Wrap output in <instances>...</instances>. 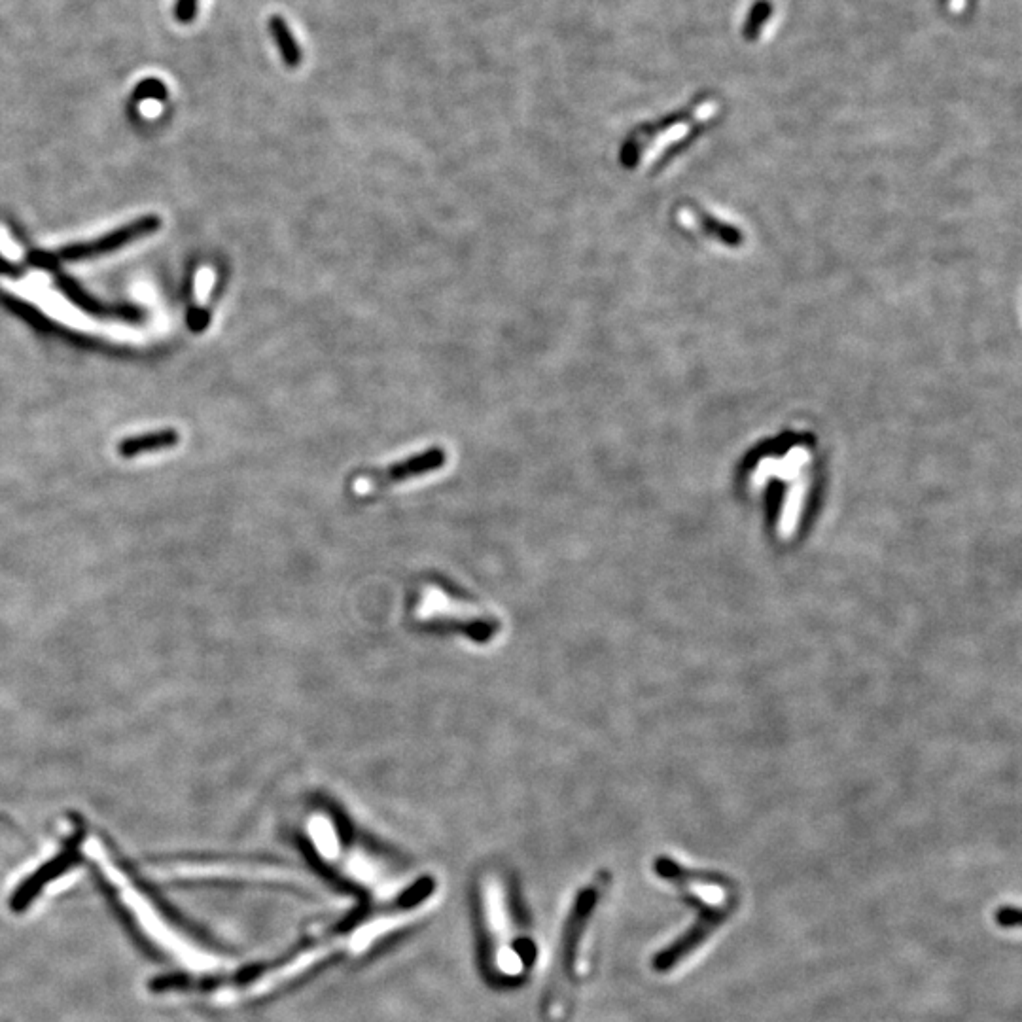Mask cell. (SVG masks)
<instances>
[{
  "instance_id": "obj_9",
  "label": "cell",
  "mask_w": 1022,
  "mask_h": 1022,
  "mask_svg": "<svg viewBox=\"0 0 1022 1022\" xmlns=\"http://www.w3.org/2000/svg\"><path fill=\"white\" fill-rule=\"evenodd\" d=\"M194 981V977L186 975V973H167V975L154 977L148 983V988L152 992H156V994H159V992H173V990L175 992H184V990L194 988Z\"/></svg>"
},
{
  "instance_id": "obj_10",
  "label": "cell",
  "mask_w": 1022,
  "mask_h": 1022,
  "mask_svg": "<svg viewBox=\"0 0 1022 1022\" xmlns=\"http://www.w3.org/2000/svg\"><path fill=\"white\" fill-rule=\"evenodd\" d=\"M165 95L167 89L159 80H144L139 84V88L135 89L137 99H165Z\"/></svg>"
},
{
  "instance_id": "obj_5",
  "label": "cell",
  "mask_w": 1022,
  "mask_h": 1022,
  "mask_svg": "<svg viewBox=\"0 0 1022 1022\" xmlns=\"http://www.w3.org/2000/svg\"><path fill=\"white\" fill-rule=\"evenodd\" d=\"M72 841L74 843H71V846H67L57 858H53L48 864L42 865L29 879H25V881L19 884L18 890L12 894V899H10V907L16 913L25 911L33 903V899L44 890V886L48 882L59 879L61 875H65L71 867L80 862L78 839H72Z\"/></svg>"
},
{
  "instance_id": "obj_8",
  "label": "cell",
  "mask_w": 1022,
  "mask_h": 1022,
  "mask_svg": "<svg viewBox=\"0 0 1022 1022\" xmlns=\"http://www.w3.org/2000/svg\"><path fill=\"white\" fill-rule=\"evenodd\" d=\"M269 31H271L275 46L281 52L282 61L286 63V67H290V69L298 67L301 59H303V53H301L298 40L292 35V31H290V27H288V23L284 21V18L273 16V18L269 19Z\"/></svg>"
},
{
  "instance_id": "obj_6",
  "label": "cell",
  "mask_w": 1022,
  "mask_h": 1022,
  "mask_svg": "<svg viewBox=\"0 0 1022 1022\" xmlns=\"http://www.w3.org/2000/svg\"><path fill=\"white\" fill-rule=\"evenodd\" d=\"M445 460H447L445 449L432 447V449H426L424 453L413 455L409 459L388 466L387 470L371 472L368 476L362 477V483H366L370 489H385V487L402 483L407 479L436 472L445 464Z\"/></svg>"
},
{
  "instance_id": "obj_13",
  "label": "cell",
  "mask_w": 1022,
  "mask_h": 1022,
  "mask_svg": "<svg viewBox=\"0 0 1022 1022\" xmlns=\"http://www.w3.org/2000/svg\"><path fill=\"white\" fill-rule=\"evenodd\" d=\"M945 6L949 8V12L960 16L964 10H968L970 6V0H945Z\"/></svg>"
},
{
  "instance_id": "obj_12",
  "label": "cell",
  "mask_w": 1022,
  "mask_h": 1022,
  "mask_svg": "<svg viewBox=\"0 0 1022 1022\" xmlns=\"http://www.w3.org/2000/svg\"><path fill=\"white\" fill-rule=\"evenodd\" d=\"M998 922L1004 926V928H1019V911L1017 909H1011V907H1005L1000 913H998Z\"/></svg>"
},
{
  "instance_id": "obj_11",
  "label": "cell",
  "mask_w": 1022,
  "mask_h": 1022,
  "mask_svg": "<svg viewBox=\"0 0 1022 1022\" xmlns=\"http://www.w3.org/2000/svg\"><path fill=\"white\" fill-rule=\"evenodd\" d=\"M197 4H199V0H177V4H175V18L180 23L194 21L195 14H197Z\"/></svg>"
},
{
  "instance_id": "obj_1",
  "label": "cell",
  "mask_w": 1022,
  "mask_h": 1022,
  "mask_svg": "<svg viewBox=\"0 0 1022 1022\" xmlns=\"http://www.w3.org/2000/svg\"><path fill=\"white\" fill-rule=\"evenodd\" d=\"M737 485L758 504L769 540L797 546L811 530L822 496V466L811 434L788 432L763 441L744 457Z\"/></svg>"
},
{
  "instance_id": "obj_3",
  "label": "cell",
  "mask_w": 1022,
  "mask_h": 1022,
  "mask_svg": "<svg viewBox=\"0 0 1022 1022\" xmlns=\"http://www.w3.org/2000/svg\"><path fill=\"white\" fill-rule=\"evenodd\" d=\"M720 101L716 97H699L693 105L661 118L653 124L638 125L621 146L619 159L625 169H636L653 152L652 167L667 161L672 152L691 141L703 127L718 118Z\"/></svg>"
},
{
  "instance_id": "obj_2",
  "label": "cell",
  "mask_w": 1022,
  "mask_h": 1022,
  "mask_svg": "<svg viewBox=\"0 0 1022 1022\" xmlns=\"http://www.w3.org/2000/svg\"><path fill=\"white\" fill-rule=\"evenodd\" d=\"M653 869L659 879L669 882L672 888H676L684 898L691 901V905L699 909V917L691 924L688 932L670 943L667 949L657 952L653 958L655 971L669 973L680 968L689 956H693L705 945L706 939L729 917L737 898L729 882L688 869L665 856L655 860Z\"/></svg>"
},
{
  "instance_id": "obj_7",
  "label": "cell",
  "mask_w": 1022,
  "mask_h": 1022,
  "mask_svg": "<svg viewBox=\"0 0 1022 1022\" xmlns=\"http://www.w3.org/2000/svg\"><path fill=\"white\" fill-rule=\"evenodd\" d=\"M178 443V434L175 430H159V432H150V434H141V436H133V438H127V440L120 443V455L125 459H131V457H137L142 453H154V451H161V449H169L173 445Z\"/></svg>"
},
{
  "instance_id": "obj_4",
  "label": "cell",
  "mask_w": 1022,
  "mask_h": 1022,
  "mask_svg": "<svg viewBox=\"0 0 1022 1022\" xmlns=\"http://www.w3.org/2000/svg\"><path fill=\"white\" fill-rule=\"evenodd\" d=\"M159 228H161V220L158 216H142L131 224H125L116 231L106 233L101 239L88 241V243H76L71 247L59 248L53 252H35V254H31V262L36 265H59L91 260L97 256L110 254L129 243H135L142 237L158 231Z\"/></svg>"
}]
</instances>
